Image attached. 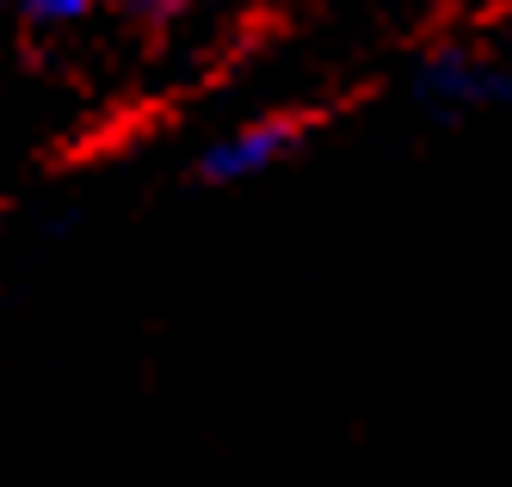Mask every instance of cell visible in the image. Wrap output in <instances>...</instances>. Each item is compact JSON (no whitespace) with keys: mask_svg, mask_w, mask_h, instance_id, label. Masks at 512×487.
Masks as SVG:
<instances>
[{"mask_svg":"<svg viewBox=\"0 0 512 487\" xmlns=\"http://www.w3.org/2000/svg\"><path fill=\"white\" fill-rule=\"evenodd\" d=\"M414 93L438 118L512 111V25L451 31L414 62Z\"/></svg>","mask_w":512,"mask_h":487,"instance_id":"6da1fadb","label":"cell"},{"mask_svg":"<svg viewBox=\"0 0 512 487\" xmlns=\"http://www.w3.org/2000/svg\"><path fill=\"white\" fill-rule=\"evenodd\" d=\"M303 142H309V118H303V111H260V118H241L229 130H216L198 148L192 173L204 185H253V179H266V173L297 161Z\"/></svg>","mask_w":512,"mask_h":487,"instance_id":"7a4b0ae2","label":"cell"},{"mask_svg":"<svg viewBox=\"0 0 512 487\" xmlns=\"http://www.w3.org/2000/svg\"><path fill=\"white\" fill-rule=\"evenodd\" d=\"M105 7V0H19V19L31 31H68V25H81Z\"/></svg>","mask_w":512,"mask_h":487,"instance_id":"3957f363","label":"cell"}]
</instances>
